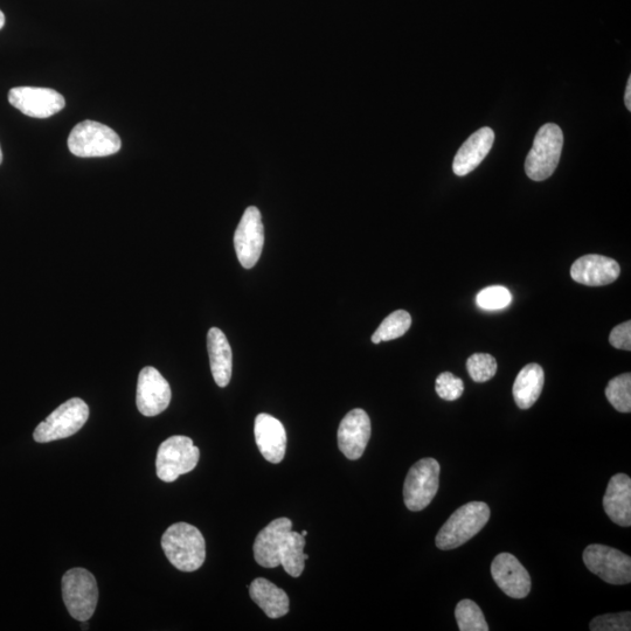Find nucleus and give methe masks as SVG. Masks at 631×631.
I'll list each match as a JSON object with an SVG mask.
<instances>
[{
    "instance_id": "6e6552de",
    "label": "nucleus",
    "mask_w": 631,
    "mask_h": 631,
    "mask_svg": "<svg viewBox=\"0 0 631 631\" xmlns=\"http://www.w3.org/2000/svg\"><path fill=\"white\" fill-rule=\"evenodd\" d=\"M440 464L435 459H422L409 469L404 485V501L408 510L419 512L427 508L438 494Z\"/></svg>"
},
{
    "instance_id": "aec40b11",
    "label": "nucleus",
    "mask_w": 631,
    "mask_h": 631,
    "mask_svg": "<svg viewBox=\"0 0 631 631\" xmlns=\"http://www.w3.org/2000/svg\"><path fill=\"white\" fill-rule=\"evenodd\" d=\"M207 350L214 381L219 387H226L232 378L233 355L226 335L219 328L208 331Z\"/></svg>"
},
{
    "instance_id": "9d476101",
    "label": "nucleus",
    "mask_w": 631,
    "mask_h": 631,
    "mask_svg": "<svg viewBox=\"0 0 631 631\" xmlns=\"http://www.w3.org/2000/svg\"><path fill=\"white\" fill-rule=\"evenodd\" d=\"M265 245V227L258 207H248L234 234V248L241 266L252 269Z\"/></svg>"
},
{
    "instance_id": "72a5a7b5",
    "label": "nucleus",
    "mask_w": 631,
    "mask_h": 631,
    "mask_svg": "<svg viewBox=\"0 0 631 631\" xmlns=\"http://www.w3.org/2000/svg\"><path fill=\"white\" fill-rule=\"evenodd\" d=\"M3 162V151L2 148H0V164H2Z\"/></svg>"
},
{
    "instance_id": "20e7f679",
    "label": "nucleus",
    "mask_w": 631,
    "mask_h": 631,
    "mask_svg": "<svg viewBox=\"0 0 631 631\" xmlns=\"http://www.w3.org/2000/svg\"><path fill=\"white\" fill-rule=\"evenodd\" d=\"M121 145V138L112 128L95 121L79 123L68 137L69 151L80 158L112 156Z\"/></svg>"
},
{
    "instance_id": "f3484780",
    "label": "nucleus",
    "mask_w": 631,
    "mask_h": 631,
    "mask_svg": "<svg viewBox=\"0 0 631 631\" xmlns=\"http://www.w3.org/2000/svg\"><path fill=\"white\" fill-rule=\"evenodd\" d=\"M256 445L270 463H281L287 450V433L282 422L269 414H259L255 419Z\"/></svg>"
},
{
    "instance_id": "39448f33",
    "label": "nucleus",
    "mask_w": 631,
    "mask_h": 631,
    "mask_svg": "<svg viewBox=\"0 0 631 631\" xmlns=\"http://www.w3.org/2000/svg\"><path fill=\"white\" fill-rule=\"evenodd\" d=\"M62 596L68 613L80 622H87L95 613L99 587L92 573L85 568H73L62 578Z\"/></svg>"
},
{
    "instance_id": "393cba45",
    "label": "nucleus",
    "mask_w": 631,
    "mask_h": 631,
    "mask_svg": "<svg viewBox=\"0 0 631 631\" xmlns=\"http://www.w3.org/2000/svg\"><path fill=\"white\" fill-rule=\"evenodd\" d=\"M455 617L461 631H489L484 614L474 601L459 602L455 609Z\"/></svg>"
},
{
    "instance_id": "cd10ccee",
    "label": "nucleus",
    "mask_w": 631,
    "mask_h": 631,
    "mask_svg": "<svg viewBox=\"0 0 631 631\" xmlns=\"http://www.w3.org/2000/svg\"><path fill=\"white\" fill-rule=\"evenodd\" d=\"M512 302V295L509 289L502 286H492L483 289L476 297L478 307L483 310H501Z\"/></svg>"
},
{
    "instance_id": "4be33fe9",
    "label": "nucleus",
    "mask_w": 631,
    "mask_h": 631,
    "mask_svg": "<svg viewBox=\"0 0 631 631\" xmlns=\"http://www.w3.org/2000/svg\"><path fill=\"white\" fill-rule=\"evenodd\" d=\"M545 373L538 364H529L518 373L512 387L513 399L520 409H529L536 404L543 392Z\"/></svg>"
},
{
    "instance_id": "423d86ee",
    "label": "nucleus",
    "mask_w": 631,
    "mask_h": 631,
    "mask_svg": "<svg viewBox=\"0 0 631 631\" xmlns=\"http://www.w3.org/2000/svg\"><path fill=\"white\" fill-rule=\"evenodd\" d=\"M200 459V450L187 436L176 435L165 440L158 449L156 470L159 480L172 483L191 473Z\"/></svg>"
},
{
    "instance_id": "f257e3e1",
    "label": "nucleus",
    "mask_w": 631,
    "mask_h": 631,
    "mask_svg": "<svg viewBox=\"0 0 631 631\" xmlns=\"http://www.w3.org/2000/svg\"><path fill=\"white\" fill-rule=\"evenodd\" d=\"M162 547L166 558L179 571L194 572L205 563V538L196 526L191 524L171 525L164 532Z\"/></svg>"
},
{
    "instance_id": "9b49d317",
    "label": "nucleus",
    "mask_w": 631,
    "mask_h": 631,
    "mask_svg": "<svg viewBox=\"0 0 631 631\" xmlns=\"http://www.w3.org/2000/svg\"><path fill=\"white\" fill-rule=\"evenodd\" d=\"M9 102L26 116L48 119L66 106L64 96L57 90L37 87H16L9 93Z\"/></svg>"
},
{
    "instance_id": "a211bd4d",
    "label": "nucleus",
    "mask_w": 631,
    "mask_h": 631,
    "mask_svg": "<svg viewBox=\"0 0 631 631\" xmlns=\"http://www.w3.org/2000/svg\"><path fill=\"white\" fill-rule=\"evenodd\" d=\"M494 130L484 127L471 135L462 145L454 159L453 171L456 176L464 177L473 172L488 156L494 145Z\"/></svg>"
},
{
    "instance_id": "2f4dec72",
    "label": "nucleus",
    "mask_w": 631,
    "mask_h": 631,
    "mask_svg": "<svg viewBox=\"0 0 631 631\" xmlns=\"http://www.w3.org/2000/svg\"><path fill=\"white\" fill-rule=\"evenodd\" d=\"M624 103H626V107L631 112V76H629L626 95H624Z\"/></svg>"
},
{
    "instance_id": "0eeeda50",
    "label": "nucleus",
    "mask_w": 631,
    "mask_h": 631,
    "mask_svg": "<svg viewBox=\"0 0 631 631\" xmlns=\"http://www.w3.org/2000/svg\"><path fill=\"white\" fill-rule=\"evenodd\" d=\"M89 407L79 398L69 399L62 404L34 431L33 438L38 443H47L71 438L86 425Z\"/></svg>"
},
{
    "instance_id": "bb28decb",
    "label": "nucleus",
    "mask_w": 631,
    "mask_h": 631,
    "mask_svg": "<svg viewBox=\"0 0 631 631\" xmlns=\"http://www.w3.org/2000/svg\"><path fill=\"white\" fill-rule=\"evenodd\" d=\"M496 359L488 353H475L467 360V370L475 383H487L497 373Z\"/></svg>"
},
{
    "instance_id": "412c9836",
    "label": "nucleus",
    "mask_w": 631,
    "mask_h": 631,
    "mask_svg": "<svg viewBox=\"0 0 631 631\" xmlns=\"http://www.w3.org/2000/svg\"><path fill=\"white\" fill-rule=\"evenodd\" d=\"M249 588V595L270 619H280L289 613V598L283 589L267 579H255Z\"/></svg>"
},
{
    "instance_id": "2eb2a0df",
    "label": "nucleus",
    "mask_w": 631,
    "mask_h": 631,
    "mask_svg": "<svg viewBox=\"0 0 631 631\" xmlns=\"http://www.w3.org/2000/svg\"><path fill=\"white\" fill-rule=\"evenodd\" d=\"M291 530L293 522L289 518H277L260 531L253 546L256 563L265 568L279 567L281 547Z\"/></svg>"
},
{
    "instance_id": "c756f323",
    "label": "nucleus",
    "mask_w": 631,
    "mask_h": 631,
    "mask_svg": "<svg viewBox=\"0 0 631 631\" xmlns=\"http://www.w3.org/2000/svg\"><path fill=\"white\" fill-rule=\"evenodd\" d=\"M631 621V614H607L595 617V619L589 624V629L592 631H629Z\"/></svg>"
},
{
    "instance_id": "6ab92c4d",
    "label": "nucleus",
    "mask_w": 631,
    "mask_h": 631,
    "mask_svg": "<svg viewBox=\"0 0 631 631\" xmlns=\"http://www.w3.org/2000/svg\"><path fill=\"white\" fill-rule=\"evenodd\" d=\"M603 509L612 522L629 528L631 525V480L626 474H617L608 483Z\"/></svg>"
},
{
    "instance_id": "5701e85b",
    "label": "nucleus",
    "mask_w": 631,
    "mask_h": 631,
    "mask_svg": "<svg viewBox=\"0 0 631 631\" xmlns=\"http://www.w3.org/2000/svg\"><path fill=\"white\" fill-rule=\"evenodd\" d=\"M305 537L291 530L284 540L280 552V564L290 577L298 578L304 571L305 561L309 559L304 553Z\"/></svg>"
},
{
    "instance_id": "473e14b6",
    "label": "nucleus",
    "mask_w": 631,
    "mask_h": 631,
    "mask_svg": "<svg viewBox=\"0 0 631 631\" xmlns=\"http://www.w3.org/2000/svg\"><path fill=\"white\" fill-rule=\"evenodd\" d=\"M5 26V15L2 10H0V30Z\"/></svg>"
},
{
    "instance_id": "dca6fc26",
    "label": "nucleus",
    "mask_w": 631,
    "mask_h": 631,
    "mask_svg": "<svg viewBox=\"0 0 631 631\" xmlns=\"http://www.w3.org/2000/svg\"><path fill=\"white\" fill-rule=\"evenodd\" d=\"M621 273L615 260L602 255H586L573 263L571 276L588 287H602L615 282Z\"/></svg>"
},
{
    "instance_id": "7c9ffc66",
    "label": "nucleus",
    "mask_w": 631,
    "mask_h": 631,
    "mask_svg": "<svg viewBox=\"0 0 631 631\" xmlns=\"http://www.w3.org/2000/svg\"><path fill=\"white\" fill-rule=\"evenodd\" d=\"M609 342L615 349L631 350V322H624L617 325L610 334Z\"/></svg>"
},
{
    "instance_id": "4468645a",
    "label": "nucleus",
    "mask_w": 631,
    "mask_h": 631,
    "mask_svg": "<svg viewBox=\"0 0 631 631\" xmlns=\"http://www.w3.org/2000/svg\"><path fill=\"white\" fill-rule=\"evenodd\" d=\"M491 574L497 586L510 598L524 599L530 594V574L512 554H498L492 561Z\"/></svg>"
},
{
    "instance_id": "f03ea898",
    "label": "nucleus",
    "mask_w": 631,
    "mask_h": 631,
    "mask_svg": "<svg viewBox=\"0 0 631 631\" xmlns=\"http://www.w3.org/2000/svg\"><path fill=\"white\" fill-rule=\"evenodd\" d=\"M489 519V506L483 502H470L461 506L442 526L436 536V546L442 551L457 549L474 538Z\"/></svg>"
},
{
    "instance_id": "1a4fd4ad",
    "label": "nucleus",
    "mask_w": 631,
    "mask_h": 631,
    "mask_svg": "<svg viewBox=\"0 0 631 631\" xmlns=\"http://www.w3.org/2000/svg\"><path fill=\"white\" fill-rule=\"evenodd\" d=\"M584 563L589 571L610 585H628L631 581V559L613 547L593 544L584 552Z\"/></svg>"
},
{
    "instance_id": "a878e982",
    "label": "nucleus",
    "mask_w": 631,
    "mask_h": 631,
    "mask_svg": "<svg viewBox=\"0 0 631 631\" xmlns=\"http://www.w3.org/2000/svg\"><path fill=\"white\" fill-rule=\"evenodd\" d=\"M606 397L617 412H631V374L624 373L609 381Z\"/></svg>"
},
{
    "instance_id": "c85d7f7f",
    "label": "nucleus",
    "mask_w": 631,
    "mask_h": 631,
    "mask_svg": "<svg viewBox=\"0 0 631 631\" xmlns=\"http://www.w3.org/2000/svg\"><path fill=\"white\" fill-rule=\"evenodd\" d=\"M435 390L441 399L455 401L462 397L464 384L462 379L455 377L453 373L443 372L436 379Z\"/></svg>"
},
{
    "instance_id": "ddd939ff",
    "label": "nucleus",
    "mask_w": 631,
    "mask_h": 631,
    "mask_svg": "<svg viewBox=\"0 0 631 631\" xmlns=\"http://www.w3.org/2000/svg\"><path fill=\"white\" fill-rule=\"evenodd\" d=\"M371 420L364 409L356 408L345 415L339 425L338 447L351 461L359 460L371 438Z\"/></svg>"
},
{
    "instance_id": "f704fd0d",
    "label": "nucleus",
    "mask_w": 631,
    "mask_h": 631,
    "mask_svg": "<svg viewBox=\"0 0 631 631\" xmlns=\"http://www.w3.org/2000/svg\"><path fill=\"white\" fill-rule=\"evenodd\" d=\"M301 535H302L303 537H307V536H308V532H307V531H303V532L301 533Z\"/></svg>"
},
{
    "instance_id": "b1692460",
    "label": "nucleus",
    "mask_w": 631,
    "mask_h": 631,
    "mask_svg": "<svg viewBox=\"0 0 631 631\" xmlns=\"http://www.w3.org/2000/svg\"><path fill=\"white\" fill-rule=\"evenodd\" d=\"M412 317L405 310H397L392 312L390 316H387L383 323L379 325V328L374 332L372 336L373 344H380L381 342L393 341V339L400 338L411 329Z\"/></svg>"
},
{
    "instance_id": "f8f14e48",
    "label": "nucleus",
    "mask_w": 631,
    "mask_h": 631,
    "mask_svg": "<svg viewBox=\"0 0 631 631\" xmlns=\"http://www.w3.org/2000/svg\"><path fill=\"white\" fill-rule=\"evenodd\" d=\"M171 387L155 367H144L138 377L137 407L144 416H156L165 411L171 402Z\"/></svg>"
},
{
    "instance_id": "7ed1b4c3",
    "label": "nucleus",
    "mask_w": 631,
    "mask_h": 631,
    "mask_svg": "<svg viewBox=\"0 0 631 631\" xmlns=\"http://www.w3.org/2000/svg\"><path fill=\"white\" fill-rule=\"evenodd\" d=\"M563 147V130L557 124H545L539 129L533 147L526 158V175L535 182H543L550 178L557 169Z\"/></svg>"
}]
</instances>
